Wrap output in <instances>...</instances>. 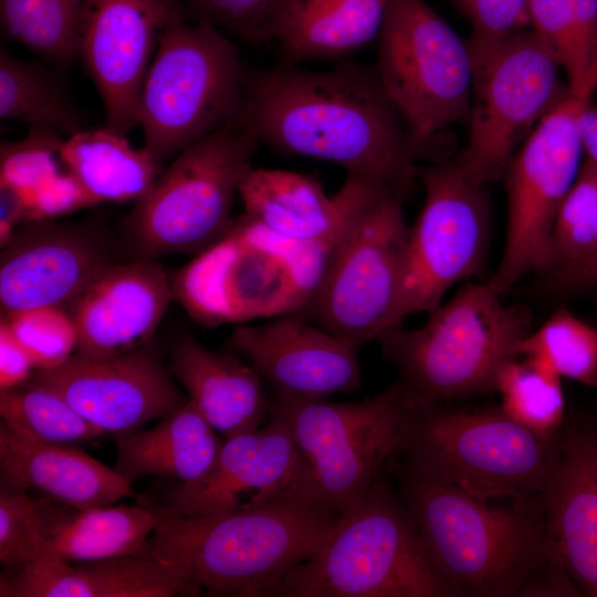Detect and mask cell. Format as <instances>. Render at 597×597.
Returning <instances> with one entry per match:
<instances>
[{"mask_svg":"<svg viewBox=\"0 0 597 597\" xmlns=\"http://www.w3.org/2000/svg\"><path fill=\"white\" fill-rule=\"evenodd\" d=\"M244 71L238 46L182 7L160 32L139 95L144 147L164 164L235 117Z\"/></svg>","mask_w":597,"mask_h":597,"instance_id":"9","label":"cell"},{"mask_svg":"<svg viewBox=\"0 0 597 597\" xmlns=\"http://www.w3.org/2000/svg\"><path fill=\"white\" fill-rule=\"evenodd\" d=\"M542 500L544 553L583 595L597 597V428L580 426L557 436Z\"/></svg>","mask_w":597,"mask_h":597,"instance_id":"22","label":"cell"},{"mask_svg":"<svg viewBox=\"0 0 597 597\" xmlns=\"http://www.w3.org/2000/svg\"><path fill=\"white\" fill-rule=\"evenodd\" d=\"M259 144L240 111L174 157L126 219L139 259L197 255L226 237Z\"/></svg>","mask_w":597,"mask_h":597,"instance_id":"8","label":"cell"},{"mask_svg":"<svg viewBox=\"0 0 597 597\" xmlns=\"http://www.w3.org/2000/svg\"><path fill=\"white\" fill-rule=\"evenodd\" d=\"M269 597H455L402 500L379 475L320 551Z\"/></svg>","mask_w":597,"mask_h":597,"instance_id":"5","label":"cell"},{"mask_svg":"<svg viewBox=\"0 0 597 597\" xmlns=\"http://www.w3.org/2000/svg\"><path fill=\"white\" fill-rule=\"evenodd\" d=\"M561 379L532 358L513 356L500 366L493 389L505 415L544 439H555L565 418Z\"/></svg>","mask_w":597,"mask_h":597,"instance_id":"33","label":"cell"},{"mask_svg":"<svg viewBox=\"0 0 597 597\" xmlns=\"http://www.w3.org/2000/svg\"><path fill=\"white\" fill-rule=\"evenodd\" d=\"M402 201L398 195L385 193L359 211L298 311L356 346L377 341L392 327L409 232Z\"/></svg>","mask_w":597,"mask_h":597,"instance_id":"14","label":"cell"},{"mask_svg":"<svg viewBox=\"0 0 597 597\" xmlns=\"http://www.w3.org/2000/svg\"><path fill=\"white\" fill-rule=\"evenodd\" d=\"M551 289L574 294L597 286V253L572 266L545 273Z\"/></svg>","mask_w":597,"mask_h":597,"instance_id":"46","label":"cell"},{"mask_svg":"<svg viewBox=\"0 0 597 597\" xmlns=\"http://www.w3.org/2000/svg\"><path fill=\"white\" fill-rule=\"evenodd\" d=\"M1 317L31 356L35 369L59 366L76 352L77 329L65 308L38 307Z\"/></svg>","mask_w":597,"mask_h":597,"instance_id":"40","label":"cell"},{"mask_svg":"<svg viewBox=\"0 0 597 597\" xmlns=\"http://www.w3.org/2000/svg\"><path fill=\"white\" fill-rule=\"evenodd\" d=\"M335 245L282 238L247 213L170 277L177 301L206 326L301 311Z\"/></svg>","mask_w":597,"mask_h":597,"instance_id":"7","label":"cell"},{"mask_svg":"<svg viewBox=\"0 0 597 597\" xmlns=\"http://www.w3.org/2000/svg\"><path fill=\"white\" fill-rule=\"evenodd\" d=\"M171 374L223 439L260 429L270 413L263 378L241 357L210 350L189 334L171 349Z\"/></svg>","mask_w":597,"mask_h":597,"instance_id":"26","label":"cell"},{"mask_svg":"<svg viewBox=\"0 0 597 597\" xmlns=\"http://www.w3.org/2000/svg\"><path fill=\"white\" fill-rule=\"evenodd\" d=\"M25 200L15 188L0 182V244L4 248L12 239L15 227L24 222Z\"/></svg>","mask_w":597,"mask_h":597,"instance_id":"47","label":"cell"},{"mask_svg":"<svg viewBox=\"0 0 597 597\" xmlns=\"http://www.w3.org/2000/svg\"><path fill=\"white\" fill-rule=\"evenodd\" d=\"M398 469L401 500L454 595L517 596L544 556L542 493L496 505Z\"/></svg>","mask_w":597,"mask_h":597,"instance_id":"3","label":"cell"},{"mask_svg":"<svg viewBox=\"0 0 597 597\" xmlns=\"http://www.w3.org/2000/svg\"><path fill=\"white\" fill-rule=\"evenodd\" d=\"M62 155L69 170L96 205L138 201L163 172L160 164L125 135L105 127L65 137Z\"/></svg>","mask_w":597,"mask_h":597,"instance_id":"29","label":"cell"},{"mask_svg":"<svg viewBox=\"0 0 597 597\" xmlns=\"http://www.w3.org/2000/svg\"><path fill=\"white\" fill-rule=\"evenodd\" d=\"M0 117L44 126L69 137L86 117L54 70L0 50Z\"/></svg>","mask_w":597,"mask_h":597,"instance_id":"31","label":"cell"},{"mask_svg":"<svg viewBox=\"0 0 597 597\" xmlns=\"http://www.w3.org/2000/svg\"><path fill=\"white\" fill-rule=\"evenodd\" d=\"M596 94H597V91H596Z\"/></svg>","mask_w":597,"mask_h":597,"instance_id":"49","label":"cell"},{"mask_svg":"<svg viewBox=\"0 0 597 597\" xmlns=\"http://www.w3.org/2000/svg\"><path fill=\"white\" fill-rule=\"evenodd\" d=\"M469 22V40L494 41L530 28L526 0H450Z\"/></svg>","mask_w":597,"mask_h":597,"instance_id":"42","label":"cell"},{"mask_svg":"<svg viewBox=\"0 0 597 597\" xmlns=\"http://www.w3.org/2000/svg\"><path fill=\"white\" fill-rule=\"evenodd\" d=\"M419 328L390 329L377 342L396 367L406 406L428 407L493 389L500 366L527 335L525 307L505 305L489 284L467 283Z\"/></svg>","mask_w":597,"mask_h":597,"instance_id":"4","label":"cell"},{"mask_svg":"<svg viewBox=\"0 0 597 597\" xmlns=\"http://www.w3.org/2000/svg\"><path fill=\"white\" fill-rule=\"evenodd\" d=\"M530 28L576 86L597 56V0H526Z\"/></svg>","mask_w":597,"mask_h":597,"instance_id":"34","label":"cell"},{"mask_svg":"<svg viewBox=\"0 0 597 597\" xmlns=\"http://www.w3.org/2000/svg\"><path fill=\"white\" fill-rule=\"evenodd\" d=\"M67 505L49 496L31 498L25 490L1 484L0 562L6 567L23 565L46 549Z\"/></svg>","mask_w":597,"mask_h":597,"instance_id":"38","label":"cell"},{"mask_svg":"<svg viewBox=\"0 0 597 597\" xmlns=\"http://www.w3.org/2000/svg\"><path fill=\"white\" fill-rule=\"evenodd\" d=\"M229 347L274 390L302 399H326L360 387L358 346L331 334L301 312L263 325L238 326Z\"/></svg>","mask_w":597,"mask_h":597,"instance_id":"19","label":"cell"},{"mask_svg":"<svg viewBox=\"0 0 597 597\" xmlns=\"http://www.w3.org/2000/svg\"><path fill=\"white\" fill-rule=\"evenodd\" d=\"M223 442L187 399L155 427L116 436L114 468L129 483L146 476L191 483L210 471Z\"/></svg>","mask_w":597,"mask_h":597,"instance_id":"28","label":"cell"},{"mask_svg":"<svg viewBox=\"0 0 597 597\" xmlns=\"http://www.w3.org/2000/svg\"><path fill=\"white\" fill-rule=\"evenodd\" d=\"M584 160L597 169V105L585 107L578 118Z\"/></svg>","mask_w":597,"mask_h":597,"instance_id":"48","label":"cell"},{"mask_svg":"<svg viewBox=\"0 0 597 597\" xmlns=\"http://www.w3.org/2000/svg\"><path fill=\"white\" fill-rule=\"evenodd\" d=\"M35 365L6 321H0V389L25 383Z\"/></svg>","mask_w":597,"mask_h":597,"instance_id":"45","label":"cell"},{"mask_svg":"<svg viewBox=\"0 0 597 597\" xmlns=\"http://www.w3.org/2000/svg\"><path fill=\"white\" fill-rule=\"evenodd\" d=\"M270 416L264 427L224 439L210 471L196 482L176 483L165 504H159L161 510L175 516L207 517L294 498V440L286 423Z\"/></svg>","mask_w":597,"mask_h":597,"instance_id":"18","label":"cell"},{"mask_svg":"<svg viewBox=\"0 0 597 597\" xmlns=\"http://www.w3.org/2000/svg\"><path fill=\"white\" fill-rule=\"evenodd\" d=\"M0 578L1 597H174L200 594L188 574L138 555L72 566L50 549Z\"/></svg>","mask_w":597,"mask_h":597,"instance_id":"24","label":"cell"},{"mask_svg":"<svg viewBox=\"0 0 597 597\" xmlns=\"http://www.w3.org/2000/svg\"><path fill=\"white\" fill-rule=\"evenodd\" d=\"M91 227L27 222L2 248L1 316L38 307L67 308L111 261L108 245Z\"/></svg>","mask_w":597,"mask_h":597,"instance_id":"20","label":"cell"},{"mask_svg":"<svg viewBox=\"0 0 597 597\" xmlns=\"http://www.w3.org/2000/svg\"><path fill=\"white\" fill-rule=\"evenodd\" d=\"M517 596H583V593L565 568L544 553Z\"/></svg>","mask_w":597,"mask_h":597,"instance_id":"44","label":"cell"},{"mask_svg":"<svg viewBox=\"0 0 597 597\" xmlns=\"http://www.w3.org/2000/svg\"><path fill=\"white\" fill-rule=\"evenodd\" d=\"M376 43L374 67L417 159L442 161L434 138L470 112L468 41L426 0H389Z\"/></svg>","mask_w":597,"mask_h":597,"instance_id":"11","label":"cell"},{"mask_svg":"<svg viewBox=\"0 0 597 597\" xmlns=\"http://www.w3.org/2000/svg\"><path fill=\"white\" fill-rule=\"evenodd\" d=\"M385 193L395 192L373 179L347 175L331 197L307 176L266 168H252L239 188L244 213L266 229L292 241L325 245H335L359 211Z\"/></svg>","mask_w":597,"mask_h":597,"instance_id":"23","label":"cell"},{"mask_svg":"<svg viewBox=\"0 0 597 597\" xmlns=\"http://www.w3.org/2000/svg\"><path fill=\"white\" fill-rule=\"evenodd\" d=\"M83 0H0L3 34L59 69L77 57Z\"/></svg>","mask_w":597,"mask_h":597,"instance_id":"32","label":"cell"},{"mask_svg":"<svg viewBox=\"0 0 597 597\" xmlns=\"http://www.w3.org/2000/svg\"><path fill=\"white\" fill-rule=\"evenodd\" d=\"M561 378L597 388V328L562 308L515 346Z\"/></svg>","mask_w":597,"mask_h":597,"instance_id":"36","label":"cell"},{"mask_svg":"<svg viewBox=\"0 0 597 597\" xmlns=\"http://www.w3.org/2000/svg\"><path fill=\"white\" fill-rule=\"evenodd\" d=\"M65 138L44 126H30L25 137L0 147V182L29 195L67 167L62 148Z\"/></svg>","mask_w":597,"mask_h":597,"instance_id":"39","label":"cell"},{"mask_svg":"<svg viewBox=\"0 0 597 597\" xmlns=\"http://www.w3.org/2000/svg\"><path fill=\"white\" fill-rule=\"evenodd\" d=\"M597 91V56L584 80L536 125L505 171L507 232L501 261L489 286L507 292L547 262L556 213L582 167L578 118Z\"/></svg>","mask_w":597,"mask_h":597,"instance_id":"13","label":"cell"},{"mask_svg":"<svg viewBox=\"0 0 597 597\" xmlns=\"http://www.w3.org/2000/svg\"><path fill=\"white\" fill-rule=\"evenodd\" d=\"M597 253V169L583 160L556 213L549 235L548 273L580 263Z\"/></svg>","mask_w":597,"mask_h":597,"instance_id":"37","label":"cell"},{"mask_svg":"<svg viewBox=\"0 0 597 597\" xmlns=\"http://www.w3.org/2000/svg\"><path fill=\"white\" fill-rule=\"evenodd\" d=\"M425 203L409 228L401 290L392 327L415 313L430 314L455 283L483 268L490 239L486 185L454 158L418 168Z\"/></svg>","mask_w":597,"mask_h":597,"instance_id":"15","label":"cell"},{"mask_svg":"<svg viewBox=\"0 0 597 597\" xmlns=\"http://www.w3.org/2000/svg\"><path fill=\"white\" fill-rule=\"evenodd\" d=\"M3 484L43 492L76 510L108 506L135 494L132 483L76 446L29 440L0 425Z\"/></svg>","mask_w":597,"mask_h":597,"instance_id":"25","label":"cell"},{"mask_svg":"<svg viewBox=\"0 0 597 597\" xmlns=\"http://www.w3.org/2000/svg\"><path fill=\"white\" fill-rule=\"evenodd\" d=\"M241 114L270 148L335 164L402 198L418 177L406 126L374 66L245 67Z\"/></svg>","mask_w":597,"mask_h":597,"instance_id":"1","label":"cell"},{"mask_svg":"<svg viewBox=\"0 0 597 597\" xmlns=\"http://www.w3.org/2000/svg\"><path fill=\"white\" fill-rule=\"evenodd\" d=\"M0 415L14 432L40 443L76 446L105 434L62 397L28 383L0 389Z\"/></svg>","mask_w":597,"mask_h":597,"instance_id":"35","label":"cell"},{"mask_svg":"<svg viewBox=\"0 0 597 597\" xmlns=\"http://www.w3.org/2000/svg\"><path fill=\"white\" fill-rule=\"evenodd\" d=\"M556 438L535 434L502 409L404 404L396 455H400V465L408 471L476 499L516 500L543 492L554 461Z\"/></svg>","mask_w":597,"mask_h":597,"instance_id":"6","label":"cell"},{"mask_svg":"<svg viewBox=\"0 0 597 597\" xmlns=\"http://www.w3.org/2000/svg\"><path fill=\"white\" fill-rule=\"evenodd\" d=\"M389 0H282L270 30L283 64L345 59L377 40Z\"/></svg>","mask_w":597,"mask_h":597,"instance_id":"27","label":"cell"},{"mask_svg":"<svg viewBox=\"0 0 597 597\" xmlns=\"http://www.w3.org/2000/svg\"><path fill=\"white\" fill-rule=\"evenodd\" d=\"M138 556L185 570L200 593L264 597L323 546L341 515L300 499L207 516L165 513Z\"/></svg>","mask_w":597,"mask_h":597,"instance_id":"2","label":"cell"},{"mask_svg":"<svg viewBox=\"0 0 597 597\" xmlns=\"http://www.w3.org/2000/svg\"><path fill=\"white\" fill-rule=\"evenodd\" d=\"M159 519L158 505L144 498L132 506L122 504L85 510L66 506L53 528L46 549L69 562L136 555Z\"/></svg>","mask_w":597,"mask_h":597,"instance_id":"30","label":"cell"},{"mask_svg":"<svg viewBox=\"0 0 597 597\" xmlns=\"http://www.w3.org/2000/svg\"><path fill=\"white\" fill-rule=\"evenodd\" d=\"M467 41L472 63L469 137L455 159L488 186L503 177L522 143L566 95L568 83L531 28L494 41Z\"/></svg>","mask_w":597,"mask_h":597,"instance_id":"12","label":"cell"},{"mask_svg":"<svg viewBox=\"0 0 597 597\" xmlns=\"http://www.w3.org/2000/svg\"><path fill=\"white\" fill-rule=\"evenodd\" d=\"M402 411L395 385L357 402L302 399L274 390L270 415L286 423L297 454L294 498L337 515L348 510L396 455Z\"/></svg>","mask_w":597,"mask_h":597,"instance_id":"10","label":"cell"},{"mask_svg":"<svg viewBox=\"0 0 597 597\" xmlns=\"http://www.w3.org/2000/svg\"><path fill=\"white\" fill-rule=\"evenodd\" d=\"M182 7L175 0H83L77 57L113 132L126 136L137 125L139 95L160 32Z\"/></svg>","mask_w":597,"mask_h":597,"instance_id":"16","label":"cell"},{"mask_svg":"<svg viewBox=\"0 0 597 597\" xmlns=\"http://www.w3.org/2000/svg\"><path fill=\"white\" fill-rule=\"evenodd\" d=\"M172 300L170 277L154 260L107 263L66 308L75 354L106 359L148 345Z\"/></svg>","mask_w":597,"mask_h":597,"instance_id":"21","label":"cell"},{"mask_svg":"<svg viewBox=\"0 0 597 597\" xmlns=\"http://www.w3.org/2000/svg\"><path fill=\"white\" fill-rule=\"evenodd\" d=\"M62 397L90 423L115 437L142 429L187 401L148 345L95 359L73 354L25 381Z\"/></svg>","mask_w":597,"mask_h":597,"instance_id":"17","label":"cell"},{"mask_svg":"<svg viewBox=\"0 0 597 597\" xmlns=\"http://www.w3.org/2000/svg\"><path fill=\"white\" fill-rule=\"evenodd\" d=\"M23 197L27 206L24 222L51 221L96 206L69 168Z\"/></svg>","mask_w":597,"mask_h":597,"instance_id":"43","label":"cell"},{"mask_svg":"<svg viewBox=\"0 0 597 597\" xmlns=\"http://www.w3.org/2000/svg\"><path fill=\"white\" fill-rule=\"evenodd\" d=\"M282 0H186L187 17L224 30L250 44L270 41Z\"/></svg>","mask_w":597,"mask_h":597,"instance_id":"41","label":"cell"}]
</instances>
